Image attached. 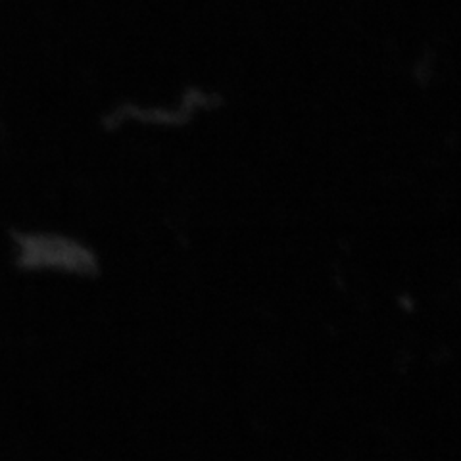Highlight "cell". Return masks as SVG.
I'll return each instance as SVG.
<instances>
[{
    "label": "cell",
    "instance_id": "1",
    "mask_svg": "<svg viewBox=\"0 0 461 461\" xmlns=\"http://www.w3.org/2000/svg\"><path fill=\"white\" fill-rule=\"evenodd\" d=\"M0 186H3V185H0ZM0 200H3V194H0Z\"/></svg>",
    "mask_w": 461,
    "mask_h": 461
}]
</instances>
